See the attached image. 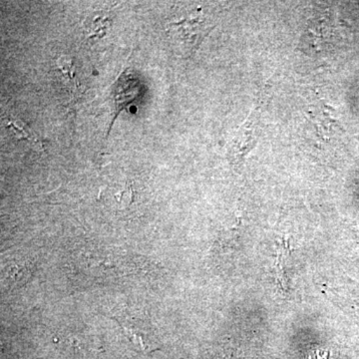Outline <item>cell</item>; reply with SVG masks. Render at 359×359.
<instances>
[{
    "label": "cell",
    "mask_w": 359,
    "mask_h": 359,
    "mask_svg": "<svg viewBox=\"0 0 359 359\" xmlns=\"http://www.w3.org/2000/svg\"><path fill=\"white\" fill-rule=\"evenodd\" d=\"M262 108L263 103H259L254 110L250 111L247 120L231 141L229 155L236 164L244 162L245 158L256 146L259 135Z\"/></svg>",
    "instance_id": "cell-1"
},
{
    "label": "cell",
    "mask_w": 359,
    "mask_h": 359,
    "mask_svg": "<svg viewBox=\"0 0 359 359\" xmlns=\"http://www.w3.org/2000/svg\"><path fill=\"white\" fill-rule=\"evenodd\" d=\"M290 257V245L283 241L278 248V257L276 262V278L278 287L283 292L289 290V276H287V264Z\"/></svg>",
    "instance_id": "cell-2"
}]
</instances>
